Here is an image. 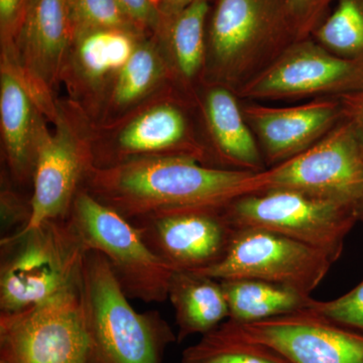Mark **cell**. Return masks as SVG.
Returning a JSON list of instances; mask_svg holds the SVG:
<instances>
[{"label":"cell","instance_id":"obj_25","mask_svg":"<svg viewBox=\"0 0 363 363\" xmlns=\"http://www.w3.org/2000/svg\"><path fill=\"white\" fill-rule=\"evenodd\" d=\"M166 75V64L156 47L140 40L133 56L119 72L111 90L116 108H126L140 101Z\"/></svg>","mask_w":363,"mask_h":363},{"label":"cell","instance_id":"obj_5","mask_svg":"<svg viewBox=\"0 0 363 363\" xmlns=\"http://www.w3.org/2000/svg\"><path fill=\"white\" fill-rule=\"evenodd\" d=\"M233 228L266 229L316 248L335 262L358 221L357 204L269 189L241 196L223 210Z\"/></svg>","mask_w":363,"mask_h":363},{"label":"cell","instance_id":"obj_12","mask_svg":"<svg viewBox=\"0 0 363 363\" xmlns=\"http://www.w3.org/2000/svg\"><path fill=\"white\" fill-rule=\"evenodd\" d=\"M228 321L241 335L274 348L291 363H363V333L311 308L252 323Z\"/></svg>","mask_w":363,"mask_h":363},{"label":"cell","instance_id":"obj_24","mask_svg":"<svg viewBox=\"0 0 363 363\" xmlns=\"http://www.w3.org/2000/svg\"><path fill=\"white\" fill-rule=\"evenodd\" d=\"M311 38L336 56L363 62V0H336Z\"/></svg>","mask_w":363,"mask_h":363},{"label":"cell","instance_id":"obj_4","mask_svg":"<svg viewBox=\"0 0 363 363\" xmlns=\"http://www.w3.org/2000/svg\"><path fill=\"white\" fill-rule=\"evenodd\" d=\"M0 310L23 311L82 286L87 252L69 219L1 240Z\"/></svg>","mask_w":363,"mask_h":363},{"label":"cell","instance_id":"obj_18","mask_svg":"<svg viewBox=\"0 0 363 363\" xmlns=\"http://www.w3.org/2000/svg\"><path fill=\"white\" fill-rule=\"evenodd\" d=\"M208 85L203 112L221 168L255 174L266 171L259 143L243 116L240 98L225 86Z\"/></svg>","mask_w":363,"mask_h":363},{"label":"cell","instance_id":"obj_23","mask_svg":"<svg viewBox=\"0 0 363 363\" xmlns=\"http://www.w3.org/2000/svg\"><path fill=\"white\" fill-rule=\"evenodd\" d=\"M180 363H291L266 344L241 335L227 320L182 353Z\"/></svg>","mask_w":363,"mask_h":363},{"label":"cell","instance_id":"obj_2","mask_svg":"<svg viewBox=\"0 0 363 363\" xmlns=\"http://www.w3.org/2000/svg\"><path fill=\"white\" fill-rule=\"evenodd\" d=\"M298 40L285 0H215L207 25L208 84L238 93Z\"/></svg>","mask_w":363,"mask_h":363},{"label":"cell","instance_id":"obj_3","mask_svg":"<svg viewBox=\"0 0 363 363\" xmlns=\"http://www.w3.org/2000/svg\"><path fill=\"white\" fill-rule=\"evenodd\" d=\"M108 260L85 253L82 302L93 363H162L177 335L157 312L138 313Z\"/></svg>","mask_w":363,"mask_h":363},{"label":"cell","instance_id":"obj_15","mask_svg":"<svg viewBox=\"0 0 363 363\" xmlns=\"http://www.w3.org/2000/svg\"><path fill=\"white\" fill-rule=\"evenodd\" d=\"M241 109L267 169L310 149L343 119L342 105L335 97L316 98L292 106L243 100Z\"/></svg>","mask_w":363,"mask_h":363},{"label":"cell","instance_id":"obj_14","mask_svg":"<svg viewBox=\"0 0 363 363\" xmlns=\"http://www.w3.org/2000/svg\"><path fill=\"white\" fill-rule=\"evenodd\" d=\"M92 166V152L74 138L63 121H59L52 135L42 123L33 169L30 219L16 233L30 230L47 221L68 218L80 191L79 186Z\"/></svg>","mask_w":363,"mask_h":363},{"label":"cell","instance_id":"obj_21","mask_svg":"<svg viewBox=\"0 0 363 363\" xmlns=\"http://www.w3.org/2000/svg\"><path fill=\"white\" fill-rule=\"evenodd\" d=\"M222 288L229 308V319L247 324L310 309L315 300L291 288L252 279H223Z\"/></svg>","mask_w":363,"mask_h":363},{"label":"cell","instance_id":"obj_22","mask_svg":"<svg viewBox=\"0 0 363 363\" xmlns=\"http://www.w3.org/2000/svg\"><path fill=\"white\" fill-rule=\"evenodd\" d=\"M210 11V0H197L169 16L162 28L174 67L187 82L204 75Z\"/></svg>","mask_w":363,"mask_h":363},{"label":"cell","instance_id":"obj_10","mask_svg":"<svg viewBox=\"0 0 363 363\" xmlns=\"http://www.w3.org/2000/svg\"><path fill=\"white\" fill-rule=\"evenodd\" d=\"M262 178V191L285 189L357 205L363 196V145L342 119L316 145L267 169Z\"/></svg>","mask_w":363,"mask_h":363},{"label":"cell","instance_id":"obj_13","mask_svg":"<svg viewBox=\"0 0 363 363\" xmlns=\"http://www.w3.org/2000/svg\"><path fill=\"white\" fill-rule=\"evenodd\" d=\"M222 210L167 212L133 224L174 271L197 272L218 264L230 245L234 228Z\"/></svg>","mask_w":363,"mask_h":363},{"label":"cell","instance_id":"obj_26","mask_svg":"<svg viewBox=\"0 0 363 363\" xmlns=\"http://www.w3.org/2000/svg\"><path fill=\"white\" fill-rule=\"evenodd\" d=\"M75 35L93 28H116L143 32L117 0H69Z\"/></svg>","mask_w":363,"mask_h":363},{"label":"cell","instance_id":"obj_16","mask_svg":"<svg viewBox=\"0 0 363 363\" xmlns=\"http://www.w3.org/2000/svg\"><path fill=\"white\" fill-rule=\"evenodd\" d=\"M169 156L193 157L204 164L210 160L205 145L191 133L183 111L167 102L150 107L133 119L119 133L116 152L97 168L140 157Z\"/></svg>","mask_w":363,"mask_h":363},{"label":"cell","instance_id":"obj_30","mask_svg":"<svg viewBox=\"0 0 363 363\" xmlns=\"http://www.w3.org/2000/svg\"><path fill=\"white\" fill-rule=\"evenodd\" d=\"M339 99L342 105L343 119L351 124L363 145V90Z\"/></svg>","mask_w":363,"mask_h":363},{"label":"cell","instance_id":"obj_6","mask_svg":"<svg viewBox=\"0 0 363 363\" xmlns=\"http://www.w3.org/2000/svg\"><path fill=\"white\" fill-rule=\"evenodd\" d=\"M86 250H96L108 260L128 298L145 303L168 300L174 271L143 240L133 222L79 191L68 217Z\"/></svg>","mask_w":363,"mask_h":363},{"label":"cell","instance_id":"obj_17","mask_svg":"<svg viewBox=\"0 0 363 363\" xmlns=\"http://www.w3.org/2000/svg\"><path fill=\"white\" fill-rule=\"evenodd\" d=\"M142 32L126 28H93L77 33L62 79L79 94H94L112 85L142 40Z\"/></svg>","mask_w":363,"mask_h":363},{"label":"cell","instance_id":"obj_28","mask_svg":"<svg viewBox=\"0 0 363 363\" xmlns=\"http://www.w3.org/2000/svg\"><path fill=\"white\" fill-rule=\"evenodd\" d=\"M298 40L311 38L336 0H285Z\"/></svg>","mask_w":363,"mask_h":363},{"label":"cell","instance_id":"obj_1","mask_svg":"<svg viewBox=\"0 0 363 363\" xmlns=\"http://www.w3.org/2000/svg\"><path fill=\"white\" fill-rule=\"evenodd\" d=\"M262 173L207 166L189 157H140L91 167L84 189L135 222L167 212L224 209L241 196L260 192Z\"/></svg>","mask_w":363,"mask_h":363},{"label":"cell","instance_id":"obj_33","mask_svg":"<svg viewBox=\"0 0 363 363\" xmlns=\"http://www.w3.org/2000/svg\"><path fill=\"white\" fill-rule=\"evenodd\" d=\"M358 220L363 222V196L357 205Z\"/></svg>","mask_w":363,"mask_h":363},{"label":"cell","instance_id":"obj_20","mask_svg":"<svg viewBox=\"0 0 363 363\" xmlns=\"http://www.w3.org/2000/svg\"><path fill=\"white\" fill-rule=\"evenodd\" d=\"M168 300L175 311L177 341L203 336L229 319V308L221 281L194 272H174Z\"/></svg>","mask_w":363,"mask_h":363},{"label":"cell","instance_id":"obj_19","mask_svg":"<svg viewBox=\"0 0 363 363\" xmlns=\"http://www.w3.org/2000/svg\"><path fill=\"white\" fill-rule=\"evenodd\" d=\"M23 79L4 62L0 74V121L7 161L18 181L33 178L43 121Z\"/></svg>","mask_w":363,"mask_h":363},{"label":"cell","instance_id":"obj_32","mask_svg":"<svg viewBox=\"0 0 363 363\" xmlns=\"http://www.w3.org/2000/svg\"><path fill=\"white\" fill-rule=\"evenodd\" d=\"M162 11L166 16H171L192 4L197 0H160ZM211 1V0H210Z\"/></svg>","mask_w":363,"mask_h":363},{"label":"cell","instance_id":"obj_9","mask_svg":"<svg viewBox=\"0 0 363 363\" xmlns=\"http://www.w3.org/2000/svg\"><path fill=\"white\" fill-rule=\"evenodd\" d=\"M363 90V62L332 54L313 38L298 40L236 94L248 101L342 97Z\"/></svg>","mask_w":363,"mask_h":363},{"label":"cell","instance_id":"obj_8","mask_svg":"<svg viewBox=\"0 0 363 363\" xmlns=\"http://www.w3.org/2000/svg\"><path fill=\"white\" fill-rule=\"evenodd\" d=\"M333 264L325 253L283 234L245 227L234 228L218 264L197 272L218 281L260 279L311 295Z\"/></svg>","mask_w":363,"mask_h":363},{"label":"cell","instance_id":"obj_29","mask_svg":"<svg viewBox=\"0 0 363 363\" xmlns=\"http://www.w3.org/2000/svg\"><path fill=\"white\" fill-rule=\"evenodd\" d=\"M131 20L142 28H152L161 33L168 16L164 14L160 0H117Z\"/></svg>","mask_w":363,"mask_h":363},{"label":"cell","instance_id":"obj_11","mask_svg":"<svg viewBox=\"0 0 363 363\" xmlns=\"http://www.w3.org/2000/svg\"><path fill=\"white\" fill-rule=\"evenodd\" d=\"M75 30L69 0H26L18 23L6 43V62L32 93L52 89L62 79Z\"/></svg>","mask_w":363,"mask_h":363},{"label":"cell","instance_id":"obj_31","mask_svg":"<svg viewBox=\"0 0 363 363\" xmlns=\"http://www.w3.org/2000/svg\"><path fill=\"white\" fill-rule=\"evenodd\" d=\"M26 0H0V23L2 39L11 35L20 21Z\"/></svg>","mask_w":363,"mask_h":363},{"label":"cell","instance_id":"obj_27","mask_svg":"<svg viewBox=\"0 0 363 363\" xmlns=\"http://www.w3.org/2000/svg\"><path fill=\"white\" fill-rule=\"evenodd\" d=\"M311 309L334 323L363 333V279L350 292L335 300H315Z\"/></svg>","mask_w":363,"mask_h":363},{"label":"cell","instance_id":"obj_7","mask_svg":"<svg viewBox=\"0 0 363 363\" xmlns=\"http://www.w3.org/2000/svg\"><path fill=\"white\" fill-rule=\"evenodd\" d=\"M0 363H93L82 286L0 315Z\"/></svg>","mask_w":363,"mask_h":363}]
</instances>
